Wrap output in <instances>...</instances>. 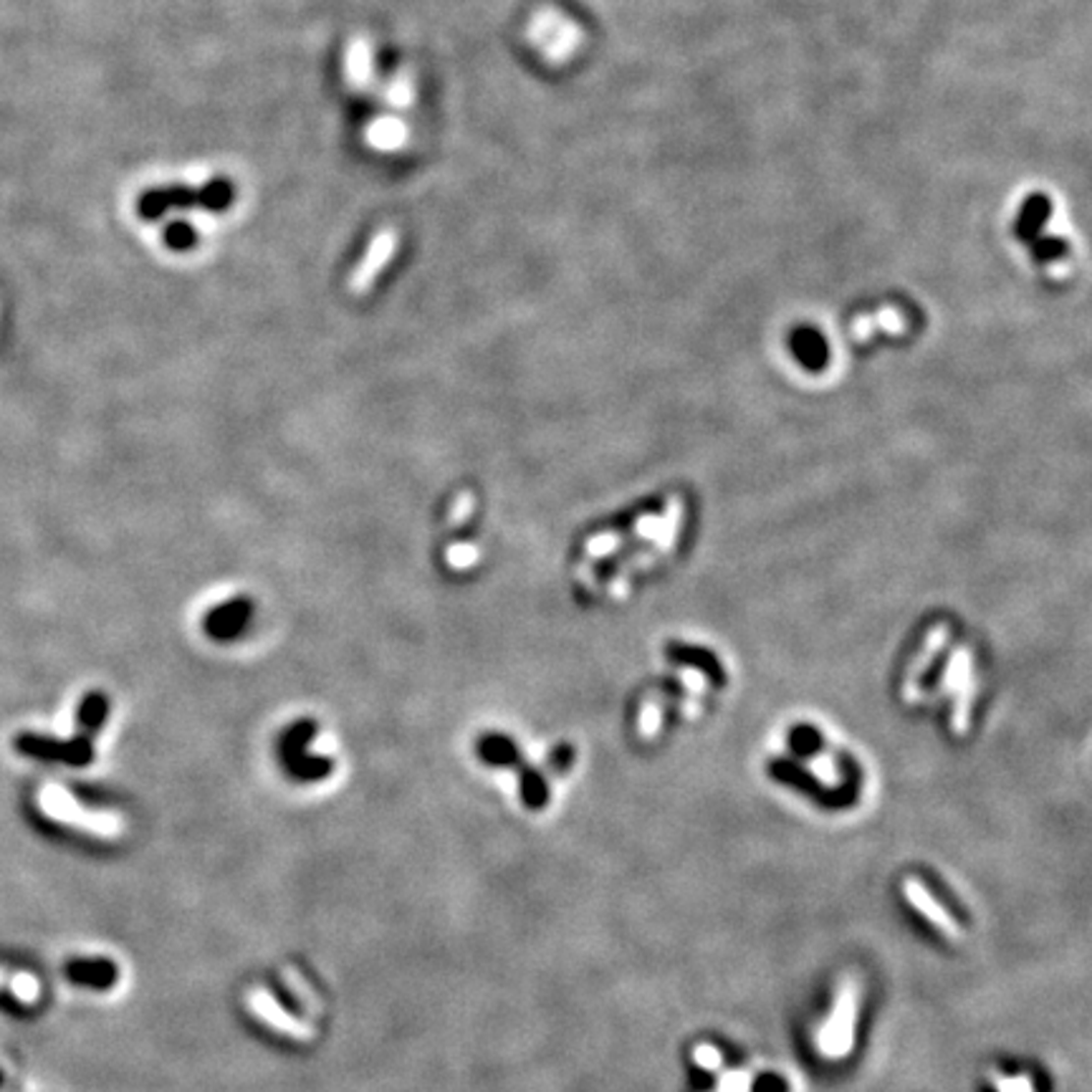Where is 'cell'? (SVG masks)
I'll return each instance as SVG.
<instances>
[{"mask_svg": "<svg viewBox=\"0 0 1092 1092\" xmlns=\"http://www.w3.org/2000/svg\"><path fill=\"white\" fill-rule=\"evenodd\" d=\"M312 731H314V723H299V726L286 736L284 751H281L289 772L294 774V776H299V779H319V776L329 774V762L309 759V756L304 754V746H307Z\"/></svg>", "mask_w": 1092, "mask_h": 1092, "instance_id": "cell-3", "label": "cell"}, {"mask_svg": "<svg viewBox=\"0 0 1092 1092\" xmlns=\"http://www.w3.org/2000/svg\"><path fill=\"white\" fill-rule=\"evenodd\" d=\"M13 749L19 751L21 756L36 759V762H59L66 764V767H86L94 759L89 736H84V733L64 741V738L24 731L13 738Z\"/></svg>", "mask_w": 1092, "mask_h": 1092, "instance_id": "cell-2", "label": "cell"}, {"mask_svg": "<svg viewBox=\"0 0 1092 1092\" xmlns=\"http://www.w3.org/2000/svg\"><path fill=\"white\" fill-rule=\"evenodd\" d=\"M251 604L243 603V600H238V603H231L225 604V607L215 609L210 617H207V630L213 632L215 638H231V635H236L238 630H241V625L246 622V617H249L251 612Z\"/></svg>", "mask_w": 1092, "mask_h": 1092, "instance_id": "cell-9", "label": "cell"}, {"mask_svg": "<svg viewBox=\"0 0 1092 1092\" xmlns=\"http://www.w3.org/2000/svg\"><path fill=\"white\" fill-rule=\"evenodd\" d=\"M1050 215H1052V201L1045 196V193H1032V196L1024 198L1014 225L1016 238H1019L1021 243H1032L1034 238H1039V233H1042L1045 223L1050 220Z\"/></svg>", "mask_w": 1092, "mask_h": 1092, "instance_id": "cell-8", "label": "cell"}, {"mask_svg": "<svg viewBox=\"0 0 1092 1092\" xmlns=\"http://www.w3.org/2000/svg\"><path fill=\"white\" fill-rule=\"evenodd\" d=\"M791 344H794V352H797V355L802 357L804 362H809V365H820V362L825 360V355H827L825 339H822L820 334H817V331H812V329H797V331H794Z\"/></svg>", "mask_w": 1092, "mask_h": 1092, "instance_id": "cell-12", "label": "cell"}, {"mask_svg": "<svg viewBox=\"0 0 1092 1092\" xmlns=\"http://www.w3.org/2000/svg\"><path fill=\"white\" fill-rule=\"evenodd\" d=\"M693 1063H696L698 1067L714 1072V1069L720 1067V1052L711 1045H698L696 1050H693Z\"/></svg>", "mask_w": 1092, "mask_h": 1092, "instance_id": "cell-16", "label": "cell"}, {"mask_svg": "<svg viewBox=\"0 0 1092 1092\" xmlns=\"http://www.w3.org/2000/svg\"><path fill=\"white\" fill-rule=\"evenodd\" d=\"M903 892H905V897H908V903H913L915 908L921 910L928 921L936 923V926H939L941 931L946 933V936H950V939H958V936H961V928H958L956 918H953V915H950L948 910H946L944 905H941L939 900H936V897H933L931 892L926 891V886H923L921 880L905 878L903 880Z\"/></svg>", "mask_w": 1092, "mask_h": 1092, "instance_id": "cell-6", "label": "cell"}, {"mask_svg": "<svg viewBox=\"0 0 1092 1092\" xmlns=\"http://www.w3.org/2000/svg\"><path fill=\"white\" fill-rule=\"evenodd\" d=\"M349 77L352 79H367L373 72V56H370V46L367 43H355L349 48Z\"/></svg>", "mask_w": 1092, "mask_h": 1092, "instance_id": "cell-15", "label": "cell"}, {"mask_svg": "<svg viewBox=\"0 0 1092 1092\" xmlns=\"http://www.w3.org/2000/svg\"><path fill=\"white\" fill-rule=\"evenodd\" d=\"M857 984L855 981H844V986L839 989L834 1009L830 1014V1019L822 1024L820 1034H817V1047L825 1057L839 1060L852 1050L855 1042V1019H857Z\"/></svg>", "mask_w": 1092, "mask_h": 1092, "instance_id": "cell-1", "label": "cell"}, {"mask_svg": "<svg viewBox=\"0 0 1092 1092\" xmlns=\"http://www.w3.org/2000/svg\"><path fill=\"white\" fill-rule=\"evenodd\" d=\"M370 143H373V147L377 149H397L402 147V143L408 140V127L402 125V122H397V119H377L373 127H370Z\"/></svg>", "mask_w": 1092, "mask_h": 1092, "instance_id": "cell-11", "label": "cell"}, {"mask_svg": "<svg viewBox=\"0 0 1092 1092\" xmlns=\"http://www.w3.org/2000/svg\"><path fill=\"white\" fill-rule=\"evenodd\" d=\"M251 1009H254V1014L259 1016L263 1024L276 1029L278 1034H289V1037L294 1039L309 1037V1029L304 1027L302 1021H296L294 1016L286 1014V1011L276 1004V999L268 997L266 992H256L254 997H251Z\"/></svg>", "mask_w": 1092, "mask_h": 1092, "instance_id": "cell-7", "label": "cell"}, {"mask_svg": "<svg viewBox=\"0 0 1092 1092\" xmlns=\"http://www.w3.org/2000/svg\"><path fill=\"white\" fill-rule=\"evenodd\" d=\"M395 249H397L395 231H382V233H377V236H374L373 246H370L367 256L362 259V263H360V268L355 271V276H352V291H355V294H365V291L373 286V281L377 278V273L382 271V268L387 266V260L392 259Z\"/></svg>", "mask_w": 1092, "mask_h": 1092, "instance_id": "cell-4", "label": "cell"}, {"mask_svg": "<svg viewBox=\"0 0 1092 1092\" xmlns=\"http://www.w3.org/2000/svg\"><path fill=\"white\" fill-rule=\"evenodd\" d=\"M481 756L490 764H508L514 762V746L498 736L484 738V741H481Z\"/></svg>", "mask_w": 1092, "mask_h": 1092, "instance_id": "cell-14", "label": "cell"}, {"mask_svg": "<svg viewBox=\"0 0 1092 1092\" xmlns=\"http://www.w3.org/2000/svg\"><path fill=\"white\" fill-rule=\"evenodd\" d=\"M1029 246H1032L1034 259L1042 260V263H1050V260L1063 259V256L1067 254V243H1064V238H1057V236L1034 238Z\"/></svg>", "mask_w": 1092, "mask_h": 1092, "instance_id": "cell-13", "label": "cell"}, {"mask_svg": "<svg viewBox=\"0 0 1092 1092\" xmlns=\"http://www.w3.org/2000/svg\"><path fill=\"white\" fill-rule=\"evenodd\" d=\"M997 1080L999 1092H1034L1032 1080L1029 1077H994Z\"/></svg>", "mask_w": 1092, "mask_h": 1092, "instance_id": "cell-19", "label": "cell"}, {"mask_svg": "<svg viewBox=\"0 0 1092 1092\" xmlns=\"http://www.w3.org/2000/svg\"><path fill=\"white\" fill-rule=\"evenodd\" d=\"M107 711H109V703L101 693H89V696L82 698L77 711V723L79 728H82L84 736L99 731L104 718H107Z\"/></svg>", "mask_w": 1092, "mask_h": 1092, "instance_id": "cell-10", "label": "cell"}, {"mask_svg": "<svg viewBox=\"0 0 1092 1092\" xmlns=\"http://www.w3.org/2000/svg\"><path fill=\"white\" fill-rule=\"evenodd\" d=\"M476 556H479V554H476V549H473V546H468V544H466V546H463V544H458V546H453V549L448 551V559H450V564H453L455 569L471 567L473 561H476Z\"/></svg>", "mask_w": 1092, "mask_h": 1092, "instance_id": "cell-18", "label": "cell"}, {"mask_svg": "<svg viewBox=\"0 0 1092 1092\" xmlns=\"http://www.w3.org/2000/svg\"><path fill=\"white\" fill-rule=\"evenodd\" d=\"M471 511H473V498L468 496V493H461V498L455 501L453 511H450L448 521H450V524H461L463 519H468V516H471Z\"/></svg>", "mask_w": 1092, "mask_h": 1092, "instance_id": "cell-20", "label": "cell"}, {"mask_svg": "<svg viewBox=\"0 0 1092 1092\" xmlns=\"http://www.w3.org/2000/svg\"><path fill=\"white\" fill-rule=\"evenodd\" d=\"M749 1074L741 1072V1069H733V1072H726L718 1080V1092H749Z\"/></svg>", "mask_w": 1092, "mask_h": 1092, "instance_id": "cell-17", "label": "cell"}, {"mask_svg": "<svg viewBox=\"0 0 1092 1092\" xmlns=\"http://www.w3.org/2000/svg\"><path fill=\"white\" fill-rule=\"evenodd\" d=\"M66 979L77 986H89L96 992H107L119 981L117 963L109 958H72L66 963Z\"/></svg>", "mask_w": 1092, "mask_h": 1092, "instance_id": "cell-5", "label": "cell"}]
</instances>
